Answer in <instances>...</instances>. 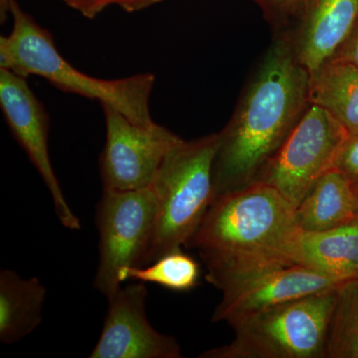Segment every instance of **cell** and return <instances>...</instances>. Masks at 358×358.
Instances as JSON below:
<instances>
[{
  "label": "cell",
  "instance_id": "obj_12",
  "mask_svg": "<svg viewBox=\"0 0 358 358\" xmlns=\"http://www.w3.org/2000/svg\"><path fill=\"white\" fill-rule=\"evenodd\" d=\"M358 20V0H310L291 30L294 51L312 73L333 57Z\"/></svg>",
  "mask_w": 358,
  "mask_h": 358
},
{
  "label": "cell",
  "instance_id": "obj_5",
  "mask_svg": "<svg viewBox=\"0 0 358 358\" xmlns=\"http://www.w3.org/2000/svg\"><path fill=\"white\" fill-rule=\"evenodd\" d=\"M338 288L287 301L233 324L229 345L200 358H326Z\"/></svg>",
  "mask_w": 358,
  "mask_h": 358
},
{
  "label": "cell",
  "instance_id": "obj_10",
  "mask_svg": "<svg viewBox=\"0 0 358 358\" xmlns=\"http://www.w3.org/2000/svg\"><path fill=\"white\" fill-rule=\"evenodd\" d=\"M343 282L299 264L266 268L223 289L222 300L212 315V322H224L231 327L250 315L338 288Z\"/></svg>",
  "mask_w": 358,
  "mask_h": 358
},
{
  "label": "cell",
  "instance_id": "obj_22",
  "mask_svg": "<svg viewBox=\"0 0 358 358\" xmlns=\"http://www.w3.org/2000/svg\"><path fill=\"white\" fill-rule=\"evenodd\" d=\"M331 59L345 61L358 68V20L352 32L346 37Z\"/></svg>",
  "mask_w": 358,
  "mask_h": 358
},
{
  "label": "cell",
  "instance_id": "obj_3",
  "mask_svg": "<svg viewBox=\"0 0 358 358\" xmlns=\"http://www.w3.org/2000/svg\"><path fill=\"white\" fill-rule=\"evenodd\" d=\"M9 14L13 16V29L7 36L0 37V68L24 78H43L61 91L114 108L138 126L155 124L150 110L155 83L152 73L114 80L90 76L61 55L51 33L15 0L9 1Z\"/></svg>",
  "mask_w": 358,
  "mask_h": 358
},
{
  "label": "cell",
  "instance_id": "obj_4",
  "mask_svg": "<svg viewBox=\"0 0 358 358\" xmlns=\"http://www.w3.org/2000/svg\"><path fill=\"white\" fill-rule=\"evenodd\" d=\"M218 145V134L182 138L162 160L150 186L157 199V220L145 266L185 247L199 229L215 196Z\"/></svg>",
  "mask_w": 358,
  "mask_h": 358
},
{
  "label": "cell",
  "instance_id": "obj_11",
  "mask_svg": "<svg viewBox=\"0 0 358 358\" xmlns=\"http://www.w3.org/2000/svg\"><path fill=\"white\" fill-rule=\"evenodd\" d=\"M145 282H134L108 299L107 315L91 358H181L176 338L155 331L145 313Z\"/></svg>",
  "mask_w": 358,
  "mask_h": 358
},
{
  "label": "cell",
  "instance_id": "obj_9",
  "mask_svg": "<svg viewBox=\"0 0 358 358\" xmlns=\"http://www.w3.org/2000/svg\"><path fill=\"white\" fill-rule=\"evenodd\" d=\"M0 108L14 138L48 188L59 221L67 229H81V221L66 200L52 166L48 148V115L30 89L27 78L0 68Z\"/></svg>",
  "mask_w": 358,
  "mask_h": 358
},
{
  "label": "cell",
  "instance_id": "obj_18",
  "mask_svg": "<svg viewBox=\"0 0 358 358\" xmlns=\"http://www.w3.org/2000/svg\"><path fill=\"white\" fill-rule=\"evenodd\" d=\"M200 266L182 250L167 253L143 267L129 268L122 275V282H152L169 291L188 292L199 282Z\"/></svg>",
  "mask_w": 358,
  "mask_h": 358
},
{
  "label": "cell",
  "instance_id": "obj_20",
  "mask_svg": "<svg viewBox=\"0 0 358 358\" xmlns=\"http://www.w3.org/2000/svg\"><path fill=\"white\" fill-rule=\"evenodd\" d=\"M164 0H68L67 4L84 17L94 20L110 6H117L127 13H136L160 3Z\"/></svg>",
  "mask_w": 358,
  "mask_h": 358
},
{
  "label": "cell",
  "instance_id": "obj_25",
  "mask_svg": "<svg viewBox=\"0 0 358 358\" xmlns=\"http://www.w3.org/2000/svg\"><path fill=\"white\" fill-rule=\"evenodd\" d=\"M62 1H64L65 3H67L68 0H62Z\"/></svg>",
  "mask_w": 358,
  "mask_h": 358
},
{
  "label": "cell",
  "instance_id": "obj_7",
  "mask_svg": "<svg viewBox=\"0 0 358 358\" xmlns=\"http://www.w3.org/2000/svg\"><path fill=\"white\" fill-rule=\"evenodd\" d=\"M348 136L329 112L310 105L257 181L273 186L296 209L317 179L331 169Z\"/></svg>",
  "mask_w": 358,
  "mask_h": 358
},
{
  "label": "cell",
  "instance_id": "obj_8",
  "mask_svg": "<svg viewBox=\"0 0 358 358\" xmlns=\"http://www.w3.org/2000/svg\"><path fill=\"white\" fill-rule=\"evenodd\" d=\"M106 143L100 157L105 190L129 192L150 187L162 160L182 138L155 122L134 124L119 110L102 106Z\"/></svg>",
  "mask_w": 358,
  "mask_h": 358
},
{
  "label": "cell",
  "instance_id": "obj_17",
  "mask_svg": "<svg viewBox=\"0 0 358 358\" xmlns=\"http://www.w3.org/2000/svg\"><path fill=\"white\" fill-rule=\"evenodd\" d=\"M326 358H358V278L338 287L327 331Z\"/></svg>",
  "mask_w": 358,
  "mask_h": 358
},
{
  "label": "cell",
  "instance_id": "obj_24",
  "mask_svg": "<svg viewBox=\"0 0 358 358\" xmlns=\"http://www.w3.org/2000/svg\"><path fill=\"white\" fill-rule=\"evenodd\" d=\"M353 188H355V193H357V196H358V187H355V186H353Z\"/></svg>",
  "mask_w": 358,
  "mask_h": 358
},
{
  "label": "cell",
  "instance_id": "obj_2",
  "mask_svg": "<svg viewBox=\"0 0 358 358\" xmlns=\"http://www.w3.org/2000/svg\"><path fill=\"white\" fill-rule=\"evenodd\" d=\"M296 209L273 186L255 181L216 195L186 248L196 249L207 281L220 291L266 268L296 265Z\"/></svg>",
  "mask_w": 358,
  "mask_h": 358
},
{
  "label": "cell",
  "instance_id": "obj_23",
  "mask_svg": "<svg viewBox=\"0 0 358 358\" xmlns=\"http://www.w3.org/2000/svg\"><path fill=\"white\" fill-rule=\"evenodd\" d=\"M9 1L10 0H0V17L1 21L6 20L9 14Z\"/></svg>",
  "mask_w": 358,
  "mask_h": 358
},
{
  "label": "cell",
  "instance_id": "obj_21",
  "mask_svg": "<svg viewBox=\"0 0 358 358\" xmlns=\"http://www.w3.org/2000/svg\"><path fill=\"white\" fill-rule=\"evenodd\" d=\"M331 169L345 176L352 186L358 187V134L348 136L343 143Z\"/></svg>",
  "mask_w": 358,
  "mask_h": 358
},
{
  "label": "cell",
  "instance_id": "obj_19",
  "mask_svg": "<svg viewBox=\"0 0 358 358\" xmlns=\"http://www.w3.org/2000/svg\"><path fill=\"white\" fill-rule=\"evenodd\" d=\"M262 9L264 16L275 33L289 31L305 13L310 0H251Z\"/></svg>",
  "mask_w": 358,
  "mask_h": 358
},
{
  "label": "cell",
  "instance_id": "obj_14",
  "mask_svg": "<svg viewBox=\"0 0 358 358\" xmlns=\"http://www.w3.org/2000/svg\"><path fill=\"white\" fill-rule=\"evenodd\" d=\"M358 219V196L352 183L329 169L317 179L296 209L299 228L305 232L334 229Z\"/></svg>",
  "mask_w": 358,
  "mask_h": 358
},
{
  "label": "cell",
  "instance_id": "obj_1",
  "mask_svg": "<svg viewBox=\"0 0 358 358\" xmlns=\"http://www.w3.org/2000/svg\"><path fill=\"white\" fill-rule=\"evenodd\" d=\"M308 85L310 73L296 56L291 34L275 35L234 114L218 133L215 196L258 180L310 107Z\"/></svg>",
  "mask_w": 358,
  "mask_h": 358
},
{
  "label": "cell",
  "instance_id": "obj_15",
  "mask_svg": "<svg viewBox=\"0 0 358 358\" xmlns=\"http://www.w3.org/2000/svg\"><path fill=\"white\" fill-rule=\"evenodd\" d=\"M46 288L38 278L23 279L13 270L0 272V341L13 345L42 322Z\"/></svg>",
  "mask_w": 358,
  "mask_h": 358
},
{
  "label": "cell",
  "instance_id": "obj_16",
  "mask_svg": "<svg viewBox=\"0 0 358 358\" xmlns=\"http://www.w3.org/2000/svg\"><path fill=\"white\" fill-rule=\"evenodd\" d=\"M308 102L333 115L350 136L358 134V68L329 59L310 74Z\"/></svg>",
  "mask_w": 358,
  "mask_h": 358
},
{
  "label": "cell",
  "instance_id": "obj_13",
  "mask_svg": "<svg viewBox=\"0 0 358 358\" xmlns=\"http://www.w3.org/2000/svg\"><path fill=\"white\" fill-rule=\"evenodd\" d=\"M289 259L339 281L357 279L358 219L322 232L299 231Z\"/></svg>",
  "mask_w": 358,
  "mask_h": 358
},
{
  "label": "cell",
  "instance_id": "obj_6",
  "mask_svg": "<svg viewBox=\"0 0 358 358\" xmlns=\"http://www.w3.org/2000/svg\"><path fill=\"white\" fill-rule=\"evenodd\" d=\"M155 220L157 199L152 187L103 189L96 207L99 264L94 287L107 300L122 289L126 270L145 266Z\"/></svg>",
  "mask_w": 358,
  "mask_h": 358
}]
</instances>
